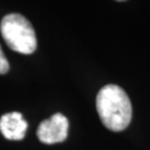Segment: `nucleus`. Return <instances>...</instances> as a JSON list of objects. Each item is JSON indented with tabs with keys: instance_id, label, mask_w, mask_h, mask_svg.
I'll use <instances>...</instances> for the list:
<instances>
[{
	"instance_id": "39448f33",
	"label": "nucleus",
	"mask_w": 150,
	"mask_h": 150,
	"mask_svg": "<svg viewBox=\"0 0 150 150\" xmlns=\"http://www.w3.org/2000/svg\"><path fill=\"white\" fill-rule=\"evenodd\" d=\"M9 70V62L6 59L5 54L2 52V49L0 46V75H5Z\"/></svg>"
},
{
	"instance_id": "f257e3e1",
	"label": "nucleus",
	"mask_w": 150,
	"mask_h": 150,
	"mask_svg": "<svg viewBox=\"0 0 150 150\" xmlns=\"http://www.w3.org/2000/svg\"><path fill=\"white\" fill-rule=\"evenodd\" d=\"M96 107L101 122L111 131H122L129 126L132 107L128 95L117 85L102 87L97 95Z\"/></svg>"
},
{
	"instance_id": "7ed1b4c3",
	"label": "nucleus",
	"mask_w": 150,
	"mask_h": 150,
	"mask_svg": "<svg viewBox=\"0 0 150 150\" xmlns=\"http://www.w3.org/2000/svg\"><path fill=\"white\" fill-rule=\"evenodd\" d=\"M68 119L61 113H54L39 125L37 130L38 139L47 145L62 142L68 136Z\"/></svg>"
},
{
	"instance_id": "20e7f679",
	"label": "nucleus",
	"mask_w": 150,
	"mask_h": 150,
	"mask_svg": "<svg viewBox=\"0 0 150 150\" xmlns=\"http://www.w3.org/2000/svg\"><path fill=\"white\" fill-rule=\"evenodd\" d=\"M28 123L20 112H9L0 118V131L8 140H21L25 138Z\"/></svg>"
},
{
	"instance_id": "f03ea898",
	"label": "nucleus",
	"mask_w": 150,
	"mask_h": 150,
	"mask_svg": "<svg viewBox=\"0 0 150 150\" xmlns=\"http://www.w3.org/2000/svg\"><path fill=\"white\" fill-rule=\"evenodd\" d=\"M0 31L8 47L23 54H32L37 48V38L31 23L19 13H9L2 18Z\"/></svg>"
}]
</instances>
